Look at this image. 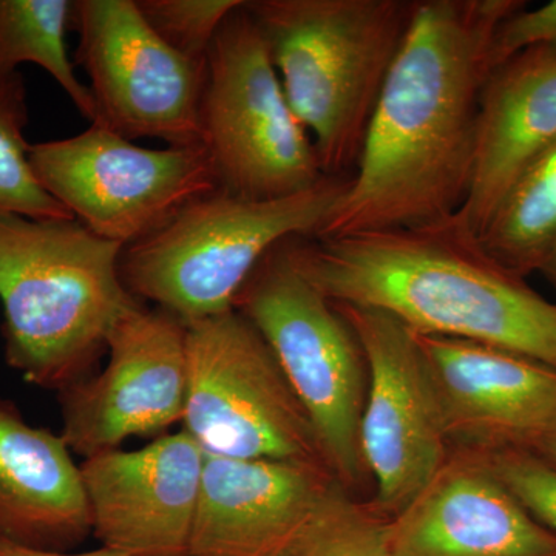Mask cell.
I'll use <instances>...</instances> for the list:
<instances>
[{"label": "cell", "instance_id": "cell-1", "mask_svg": "<svg viewBox=\"0 0 556 556\" xmlns=\"http://www.w3.org/2000/svg\"><path fill=\"white\" fill-rule=\"evenodd\" d=\"M525 5L517 0H416L356 175L317 239L455 217L473 175L493 39Z\"/></svg>", "mask_w": 556, "mask_h": 556}, {"label": "cell", "instance_id": "cell-2", "mask_svg": "<svg viewBox=\"0 0 556 556\" xmlns=\"http://www.w3.org/2000/svg\"><path fill=\"white\" fill-rule=\"evenodd\" d=\"M300 276L332 305L383 311L420 336L482 343L556 369V305L497 265L455 217L289 239Z\"/></svg>", "mask_w": 556, "mask_h": 556}, {"label": "cell", "instance_id": "cell-3", "mask_svg": "<svg viewBox=\"0 0 556 556\" xmlns=\"http://www.w3.org/2000/svg\"><path fill=\"white\" fill-rule=\"evenodd\" d=\"M123 249L75 218L0 215L5 361L25 382L61 393L108 353L110 332L139 306L121 277Z\"/></svg>", "mask_w": 556, "mask_h": 556}, {"label": "cell", "instance_id": "cell-4", "mask_svg": "<svg viewBox=\"0 0 556 556\" xmlns=\"http://www.w3.org/2000/svg\"><path fill=\"white\" fill-rule=\"evenodd\" d=\"M416 0H247L321 170L357 166Z\"/></svg>", "mask_w": 556, "mask_h": 556}, {"label": "cell", "instance_id": "cell-5", "mask_svg": "<svg viewBox=\"0 0 556 556\" xmlns=\"http://www.w3.org/2000/svg\"><path fill=\"white\" fill-rule=\"evenodd\" d=\"M348 182L327 175L285 199L247 200L217 190L193 201L159 232L123 249L124 285L185 324L233 309L241 288L277 244L324 233Z\"/></svg>", "mask_w": 556, "mask_h": 556}, {"label": "cell", "instance_id": "cell-6", "mask_svg": "<svg viewBox=\"0 0 556 556\" xmlns=\"http://www.w3.org/2000/svg\"><path fill=\"white\" fill-rule=\"evenodd\" d=\"M285 241L258 263L233 309L268 342L313 424L325 463L354 493L369 478L361 447L367 361L345 318L292 266Z\"/></svg>", "mask_w": 556, "mask_h": 556}, {"label": "cell", "instance_id": "cell-7", "mask_svg": "<svg viewBox=\"0 0 556 556\" xmlns=\"http://www.w3.org/2000/svg\"><path fill=\"white\" fill-rule=\"evenodd\" d=\"M200 115L201 146L222 192L285 199L327 177L313 139L289 108L247 0L226 17L208 50Z\"/></svg>", "mask_w": 556, "mask_h": 556}, {"label": "cell", "instance_id": "cell-8", "mask_svg": "<svg viewBox=\"0 0 556 556\" xmlns=\"http://www.w3.org/2000/svg\"><path fill=\"white\" fill-rule=\"evenodd\" d=\"M186 328L182 424L204 455L328 467L305 408L249 318L230 309Z\"/></svg>", "mask_w": 556, "mask_h": 556}, {"label": "cell", "instance_id": "cell-9", "mask_svg": "<svg viewBox=\"0 0 556 556\" xmlns=\"http://www.w3.org/2000/svg\"><path fill=\"white\" fill-rule=\"evenodd\" d=\"M28 159L39 185L73 218L124 248L218 190L201 146L146 149L93 124L76 137L30 144Z\"/></svg>", "mask_w": 556, "mask_h": 556}, {"label": "cell", "instance_id": "cell-10", "mask_svg": "<svg viewBox=\"0 0 556 556\" xmlns=\"http://www.w3.org/2000/svg\"><path fill=\"white\" fill-rule=\"evenodd\" d=\"M70 30L78 33L76 62L89 76L102 127L130 141L201 146L207 62L167 46L135 0H73Z\"/></svg>", "mask_w": 556, "mask_h": 556}, {"label": "cell", "instance_id": "cell-11", "mask_svg": "<svg viewBox=\"0 0 556 556\" xmlns=\"http://www.w3.org/2000/svg\"><path fill=\"white\" fill-rule=\"evenodd\" d=\"M332 306L353 329L367 361L362 456L376 482L372 506L393 518L450 456L437 387L415 331L383 311Z\"/></svg>", "mask_w": 556, "mask_h": 556}, {"label": "cell", "instance_id": "cell-12", "mask_svg": "<svg viewBox=\"0 0 556 556\" xmlns=\"http://www.w3.org/2000/svg\"><path fill=\"white\" fill-rule=\"evenodd\" d=\"M109 362L60 393L62 433L72 452L94 456L126 439L182 422L188 399V328L166 309L141 305L108 340Z\"/></svg>", "mask_w": 556, "mask_h": 556}, {"label": "cell", "instance_id": "cell-13", "mask_svg": "<svg viewBox=\"0 0 556 556\" xmlns=\"http://www.w3.org/2000/svg\"><path fill=\"white\" fill-rule=\"evenodd\" d=\"M204 457L186 430L134 452L86 457L80 473L91 533L102 547L126 556H189Z\"/></svg>", "mask_w": 556, "mask_h": 556}, {"label": "cell", "instance_id": "cell-14", "mask_svg": "<svg viewBox=\"0 0 556 556\" xmlns=\"http://www.w3.org/2000/svg\"><path fill=\"white\" fill-rule=\"evenodd\" d=\"M450 447L533 450L556 430V369L482 343L420 336Z\"/></svg>", "mask_w": 556, "mask_h": 556}, {"label": "cell", "instance_id": "cell-15", "mask_svg": "<svg viewBox=\"0 0 556 556\" xmlns=\"http://www.w3.org/2000/svg\"><path fill=\"white\" fill-rule=\"evenodd\" d=\"M393 556H556V535L497 481L478 453L455 450L396 517Z\"/></svg>", "mask_w": 556, "mask_h": 556}, {"label": "cell", "instance_id": "cell-16", "mask_svg": "<svg viewBox=\"0 0 556 556\" xmlns=\"http://www.w3.org/2000/svg\"><path fill=\"white\" fill-rule=\"evenodd\" d=\"M334 479L317 464L206 455L189 556H277Z\"/></svg>", "mask_w": 556, "mask_h": 556}, {"label": "cell", "instance_id": "cell-17", "mask_svg": "<svg viewBox=\"0 0 556 556\" xmlns=\"http://www.w3.org/2000/svg\"><path fill=\"white\" fill-rule=\"evenodd\" d=\"M556 142V53L533 47L497 65L479 109L470 190L455 219L481 237L522 175Z\"/></svg>", "mask_w": 556, "mask_h": 556}, {"label": "cell", "instance_id": "cell-18", "mask_svg": "<svg viewBox=\"0 0 556 556\" xmlns=\"http://www.w3.org/2000/svg\"><path fill=\"white\" fill-rule=\"evenodd\" d=\"M91 532L83 473L67 442L0 397V538L70 552Z\"/></svg>", "mask_w": 556, "mask_h": 556}, {"label": "cell", "instance_id": "cell-19", "mask_svg": "<svg viewBox=\"0 0 556 556\" xmlns=\"http://www.w3.org/2000/svg\"><path fill=\"white\" fill-rule=\"evenodd\" d=\"M72 7V0H0V78L20 72L22 64L38 65L84 118L102 127L97 102L76 76L65 46Z\"/></svg>", "mask_w": 556, "mask_h": 556}, {"label": "cell", "instance_id": "cell-20", "mask_svg": "<svg viewBox=\"0 0 556 556\" xmlns=\"http://www.w3.org/2000/svg\"><path fill=\"white\" fill-rule=\"evenodd\" d=\"M556 240V142L522 175L479 243L497 265L522 277L540 270Z\"/></svg>", "mask_w": 556, "mask_h": 556}, {"label": "cell", "instance_id": "cell-21", "mask_svg": "<svg viewBox=\"0 0 556 556\" xmlns=\"http://www.w3.org/2000/svg\"><path fill=\"white\" fill-rule=\"evenodd\" d=\"M277 556H393L390 518L361 503L338 479Z\"/></svg>", "mask_w": 556, "mask_h": 556}, {"label": "cell", "instance_id": "cell-22", "mask_svg": "<svg viewBox=\"0 0 556 556\" xmlns=\"http://www.w3.org/2000/svg\"><path fill=\"white\" fill-rule=\"evenodd\" d=\"M27 89L21 72L0 78V215L70 219L72 214L39 185L28 159Z\"/></svg>", "mask_w": 556, "mask_h": 556}, {"label": "cell", "instance_id": "cell-23", "mask_svg": "<svg viewBox=\"0 0 556 556\" xmlns=\"http://www.w3.org/2000/svg\"><path fill=\"white\" fill-rule=\"evenodd\" d=\"M142 17L167 46L190 61L207 62L226 17L243 0H135Z\"/></svg>", "mask_w": 556, "mask_h": 556}, {"label": "cell", "instance_id": "cell-24", "mask_svg": "<svg viewBox=\"0 0 556 556\" xmlns=\"http://www.w3.org/2000/svg\"><path fill=\"white\" fill-rule=\"evenodd\" d=\"M515 500L556 535V467L532 450L478 453Z\"/></svg>", "mask_w": 556, "mask_h": 556}, {"label": "cell", "instance_id": "cell-25", "mask_svg": "<svg viewBox=\"0 0 556 556\" xmlns=\"http://www.w3.org/2000/svg\"><path fill=\"white\" fill-rule=\"evenodd\" d=\"M533 47L556 53V0L538 9L518 10L500 25L492 46L493 68Z\"/></svg>", "mask_w": 556, "mask_h": 556}, {"label": "cell", "instance_id": "cell-26", "mask_svg": "<svg viewBox=\"0 0 556 556\" xmlns=\"http://www.w3.org/2000/svg\"><path fill=\"white\" fill-rule=\"evenodd\" d=\"M0 556H126L121 555L118 552L110 551V548L101 547L97 551L84 552V554H70V552H51L40 551V548H33L21 546V544L11 543V541L2 540L0 538Z\"/></svg>", "mask_w": 556, "mask_h": 556}, {"label": "cell", "instance_id": "cell-27", "mask_svg": "<svg viewBox=\"0 0 556 556\" xmlns=\"http://www.w3.org/2000/svg\"><path fill=\"white\" fill-rule=\"evenodd\" d=\"M532 452H535L536 455H540L547 463H551L552 466L556 467V430L544 438Z\"/></svg>", "mask_w": 556, "mask_h": 556}, {"label": "cell", "instance_id": "cell-28", "mask_svg": "<svg viewBox=\"0 0 556 556\" xmlns=\"http://www.w3.org/2000/svg\"><path fill=\"white\" fill-rule=\"evenodd\" d=\"M540 270L546 274L552 283L556 285V240L552 244L551 251H548L547 257L544 260Z\"/></svg>", "mask_w": 556, "mask_h": 556}]
</instances>
